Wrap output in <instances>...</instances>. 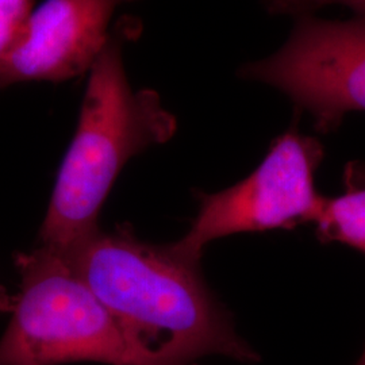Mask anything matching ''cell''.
Here are the masks:
<instances>
[{"label": "cell", "instance_id": "6da1fadb", "mask_svg": "<svg viewBox=\"0 0 365 365\" xmlns=\"http://www.w3.org/2000/svg\"><path fill=\"white\" fill-rule=\"evenodd\" d=\"M60 252L107 310L165 364L190 365L211 354L257 360L211 292L200 262L170 244H148L122 225L114 232L98 227Z\"/></svg>", "mask_w": 365, "mask_h": 365}, {"label": "cell", "instance_id": "7a4b0ae2", "mask_svg": "<svg viewBox=\"0 0 365 365\" xmlns=\"http://www.w3.org/2000/svg\"><path fill=\"white\" fill-rule=\"evenodd\" d=\"M140 30L118 24L90 69L78 128L53 190L39 244L66 250L96 230L98 214L119 172L131 157L165 144L176 118L152 90H133L122 49Z\"/></svg>", "mask_w": 365, "mask_h": 365}, {"label": "cell", "instance_id": "3957f363", "mask_svg": "<svg viewBox=\"0 0 365 365\" xmlns=\"http://www.w3.org/2000/svg\"><path fill=\"white\" fill-rule=\"evenodd\" d=\"M21 277L13 317L0 339V365H167L93 294L57 249L15 256Z\"/></svg>", "mask_w": 365, "mask_h": 365}, {"label": "cell", "instance_id": "277c9868", "mask_svg": "<svg viewBox=\"0 0 365 365\" xmlns=\"http://www.w3.org/2000/svg\"><path fill=\"white\" fill-rule=\"evenodd\" d=\"M324 157L319 140L289 129L242 182L217 194H202L190 230L170 247L184 259L200 262L205 248L221 237L315 221L325 199L315 188Z\"/></svg>", "mask_w": 365, "mask_h": 365}, {"label": "cell", "instance_id": "5b68a950", "mask_svg": "<svg viewBox=\"0 0 365 365\" xmlns=\"http://www.w3.org/2000/svg\"><path fill=\"white\" fill-rule=\"evenodd\" d=\"M238 76L283 92L315 130H337L349 113L365 111V21L299 16L277 52Z\"/></svg>", "mask_w": 365, "mask_h": 365}, {"label": "cell", "instance_id": "8992f818", "mask_svg": "<svg viewBox=\"0 0 365 365\" xmlns=\"http://www.w3.org/2000/svg\"><path fill=\"white\" fill-rule=\"evenodd\" d=\"M135 0H45L33 10L0 64V88L24 81H64L90 71L108 39L118 7Z\"/></svg>", "mask_w": 365, "mask_h": 365}, {"label": "cell", "instance_id": "52a82bcc", "mask_svg": "<svg viewBox=\"0 0 365 365\" xmlns=\"http://www.w3.org/2000/svg\"><path fill=\"white\" fill-rule=\"evenodd\" d=\"M344 182L346 191L325 197L315 218L321 241L339 242L365 255V164L349 163Z\"/></svg>", "mask_w": 365, "mask_h": 365}, {"label": "cell", "instance_id": "ba28073f", "mask_svg": "<svg viewBox=\"0 0 365 365\" xmlns=\"http://www.w3.org/2000/svg\"><path fill=\"white\" fill-rule=\"evenodd\" d=\"M34 0H0V64L21 38Z\"/></svg>", "mask_w": 365, "mask_h": 365}, {"label": "cell", "instance_id": "9c48e42d", "mask_svg": "<svg viewBox=\"0 0 365 365\" xmlns=\"http://www.w3.org/2000/svg\"><path fill=\"white\" fill-rule=\"evenodd\" d=\"M265 10L274 15H292L299 18L330 4H341L349 9L354 18L365 21V0H262Z\"/></svg>", "mask_w": 365, "mask_h": 365}, {"label": "cell", "instance_id": "30bf717a", "mask_svg": "<svg viewBox=\"0 0 365 365\" xmlns=\"http://www.w3.org/2000/svg\"><path fill=\"white\" fill-rule=\"evenodd\" d=\"M15 304V297L0 284V314L11 313Z\"/></svg>", "mask_w": 365, "mask_h": 365}, {"label": "cell", "instance_id": "8fae6325", "mask_svg": "<svg viewBox=\"0 0 365 365\" xmlns=\"http://www.w3.org/2000/svg\"><path fill=\"white\" fill-rule=\"evenodd\" d=\"M356 365H365V349L364 352H363V354L360 356V359H359V361L356 363Z\"/></svg>", "mask_w": 365, "mask_h": 365}, {"label": "cell", "instance_id": "7c38bea8", "mask_svg": "<svg viewBox=\"0 0 365 365\" xmlns=\"http://www.w3.org/2000/svg\"><path fill=\"white\" fill-rule=\"evenodd\" d=\"M190 365H191V364H190Z\"/></svg>", "mask_w": 365, "mask_h": 365}]
</instances>
